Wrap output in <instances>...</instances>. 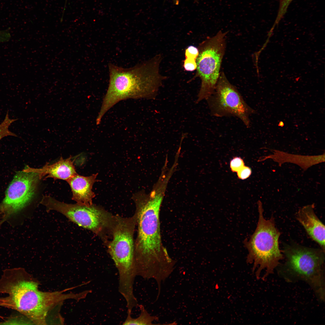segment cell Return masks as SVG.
I'll list each match as a JSON object with an SVG mask.
<instances>
[{
	"mask_svg": "<svg viewBox=\"0 0 325 325\" xmlns=\"http://www.w3.org/2000/svg\"><path fill=\"white\" fill-rule=\"evenodd\" d=\"M164 198L156 191L141 192L133 197L138 226L134 245L137 276L156 280L163 279L173 272L176 261L169 256L162 240L160 210Z\"/></svg>",
	"mask_w": 325,
	"mask_h": 325,
	"instance_id": "cell-1",
	"label": "cell"
},
{
	"mask_svg": "<svg viewBox=\"0 0 325 325\" xmlns=\"http://www.w3.org/2000/svg\"><path fill=\"white\" fill-rule=\"evenodd\" d=\"M162 58L159 54L129 68L109 64V85L96 118L97 125L100 123L107 112L121 101L156 98L165 78L159 72Z\"/></svg>",
	"mask_w": 325,
	"mask_h": 325,
	"instance_id": "cell-2",
	"label": "cell"
},
{
	"mask_svg": "<svg viewBox=\"0 0 325 325\" xmlns=\"http://www.w3.org/2000/svg\"><path fill=\"white\" fill-rule=\"evenodd\" d=\"M282 252L285 261L277 268L279 276L289 283L305 282L324 302L325 252L295 243L286 244Z\"/></svg>",
	"mask_w": 325,
	"mask_h": 325,
	"instance_id": "cell-3",
	"label": "cell"
},
{
	"mask_svg": "<svg viewBox=\"0 0 325 325\" xmlns=\"http://www.w3.org/2000/svg\"><path fill=\"white\" fill-rule=\"evenodd\" d=\"M258 218L256 229L249 239L244 241L248 251L247 263L253 265L252 271L257 279H265L273 273L283 258L280 249L279 239L280 233L276 227L272 216L266 219L263 215L262 202H258Z\"/></svg>",
	"mask_w": 325,
	"mask_h": 325,
	"instance_id": "cell-4",
	"label": "cell"
},
{
	"mask_svg": "<svg viewBox=\"0 0 325 325\" xmlns=\"http://www.w3.org/2000/svg\"><path fill=\"white\" fill-rule=\"evenodd\" d=\"M136 224L135 213L128 218L116 215L112 231L113 238L107 243L108 253L119 272V292L126 297L133 295V285L137 276L133 238Z\"/></svg>",
	"mask_w": 325,
	"mask_h": 325,
	"instance_id": "cell-5",
	"label": "cell"
},
{
	"mask_svg": "<svg viewBox=\"0 0 325 325\" xmlns=\"http://www.w3.org/2000/svg\"><path fill=\"white\" fill-rule=\"evenodd\" d=\"M228 32L220 30L199 46L196 75L201 80V85L196 104L206 100L214 92L220 74L226 47L225 36Z\"/></svg>",
	"mask_w": 325,
	"mask_h": 325,
	"instance_id": "cell-6",
	"label": "cell"
},
{
	"mask_svg": "<svg viewBox=\"0 0 325 325\" xmlns=\"http://www.w3.org/2000/svg\"><path fill=\"white\" fill-rule=\"evenodd\" d=\"M206 100L212 116L237 117L247 128L250 127L249 116L256 111L246 102L223 72L220 73L214 92Z\"/></svg>",
	"mask_w": 325,
	"mask_h": 325,
	"instance_id": "cell-7",
	"label": "cell"
},
{
	"mask_svg": "<svg viewBox=\"0 0 325 325\" xmlns=\"http://www.w3.org/2000/svg\"><path fill=\"white\" fill-rule=\"evenodd\" d=\"M39 178L28 166L17 172L0 204V211L6 219L24 208L33 198Z\"/></svg>",
	"mask_w": 325,
	"mask_h": 325,
	"instance_id": "cell-8",
	"label": "cell"
},
{
	"mask_svg": "<svg viewBox=\"0 0 325 325\" xmlns=\"http://www.w3.org/2000/svg\"><path fill=\"white\" fill-rule=\"evenodd\" d=\"M40 203L48 210L59 212L79 226L90 231L98 225L100 220L99 212L93 204L87 206L67 204L48 196H43Z\"/></svg>",
	"mask_w": 325,
	"mask_h": 325,
	"instance_id": "cell-9",
	"label": "cell"
},
{
	"mask_svg": "<svg viewBox=\"0 0 325 325\" xmlns=\"http://www.w3.org/2000/svg\"><path fill=\"white\" fill-rule=\"evenodd\" d=\"M314 207L313 203L301 208L296 213V218L308 235L325 252V226L315 214Z\"/></svg>",
	"mask_w": 325,
	"mask_h": 325,
	"instance_id": "cell-10",
	"label": "cell"
},
{
	"mask_svg": "<svg viewBox=\"0 0 325 325\" xmlns=\"http://www.w3.org/2000/svg\"><path fill=\"white\" fill-rule=\"evenodd\" d=\"M98 174L89 176H84L77 174L67 181L69 184L72 193V199L77 204L89 206L93 204L92 200L95 195L92 190Z\"/></svg>",
	"mask_w": 325,
	"mask_h": 325,
	"instance_id": "cell-11",
	"label": "cell"
},
{
	"mask_svg": "<svg viewBox=\"0 0 325 325\" xmlns=\"http://www.w3.org/2000/svg\"><path fill=\"white\" fill-rule=\"evenodd\" d=\"M273 154L260 157L258 162L263 161L268 159H271L277 162L279 166L285 162L296 164L306 171L311 166L325 162V153L318 155L305 156L294 154L278 150L269 149Z\"/></svg>",
	"mask_w": 325,
	"mask_h": 325,
	"instance_id": "cell-12",
	"label": "cell"
},
{
	"mask_svg": "<svg viewBox=\"0 0 325 325\" xmlns=\"http://www.w3.org/2000/svg\"><path fill=\"white\" fill-rule=\"evenodd\" d=\"M71 158L63 159L61 157L58 162L52 164L46 163L41 168L28 167L30 171L38 174L39 179L44 177L45 179L51 178L67 181L77 174Z\"/></svg>",
	"mask_w": 325,
	"mask_h": 325,
	"instance_id": "cell-13",
	"label": "cell"
},
{
	"mask_svg": "<svg viewBox=\"0 0 325 325\" xmlns=\"http://www.w3.org/2000/svg\"><path fill=\"white\" fill-rule=\"evenodd\" d=\"M141 312L137 318H133L131 316L132 311L127 310V317L122 323L123 325H152L153 322L158 320L156 316L151 315L142 305H139Z\"/></svg>",
	"mask_w": 325,
	"mask_h": 325,
	"instance_id": "cell-14",
	"label": "cell"
},
{
	"mask_svg": "<svg viewBox=\"0 0 325 325\" xmlns=\"http://www.w3.org/2000/svg\"><path fill=\"white\" fill-rule=\"evenodd\" d=\"M199 53L198 48L193 45L188 46L186 49L185 58L184 63V67L185 70L193 71L196 69V60Z\"/></svg>",
	"mask_w": 325,
	"mask_h": 325,
	"instance_id": "cell-15",
	"label": "cell"
},
{
	"mask_svg": "<svg viewBox=\"0 0 325 325\" xmlns=\"http://www.w3.org/2000/svg\"><path fill=\"white\" fill-rule=\"evenodd\" d=\"M293 0H280L279 7L273 27L277 25L286 13L290 3Z\"/></svg>",
	"mask_w": 325,
	"mask_h": 325,
	"instance_id": "cell-16",
	"label": "cell"
},
{
	"mask_svg": "<svg viewBox=\"0 0 325 325\" xmlns=\"http://www.w3.org/2000/svg\"><path fill=\"white\" fill-rule=\"evenodd\" d=\"M244 166L243 160L239 157H234L230 162V168L234 172H237Z\"/></svg>",
	"mask_w": 325,
	"mask_h": 325,
	"instance_id": "cell-17",
	"label": "cell"
},
{
	"mask_svg": "<svg viewBox=\"0 0 325 325\" xmlns=\"http://www.w3.org/2000/svg\"><path fill=\"white\" fill-rule=\"evenodd\" d=\"M251 173V169L249 167L245 166L237 172L238 178L242 180H244L249 178Z\"/></svg>",
	"mask_w": 325,
	"mask_h": 325,
	"instance_id": "cell-18",
	"label": "cell"
},
{
	"mask_svg": "<svg viewBox=\"0 0 325 325\" xmlns=\"http://www.w3.org/2000/svg\"><path fill=\"white\" fill-rule=\"evenodd\" d=\"M10 36L8 32L5 30H0V43L9 41Z\"/></svg>",
	"mask_w": 325,
	"mask_h": 325,
	"instance_id": "cell-19",
	"label": "cell"
},
{
	"mask_svg": "<svg viewBox=\"0 0 325 325\" xmlns=\"http://www.w3.org/2000/svg\"><path fill=\"white\" fill-rule=\"evenodd\" d=\"M4 135L3 132L0 130V141L1 140L4 138Z\"/></svg>",
	"mask_w": 325,
	"mask_h": 325,
	"instance_id": "cell-20",
	"label": "cell"
},
{
	"mask_svg": "<svg viewBox=\"0 0 325 325\" xmlns=\"http://www.w3.org/2000/svg\"><path fill=\"white\" fill-rule=\"evenodd\" d=\"M284 125V123L282 121L280 122H279V124H278L279 126H280L281 127H282V126H283Z\"/></svg>",
	"mask_w": 325,
	"mask_h": 325,
	"instance_id": "cell-21",
	"label": "cell"
}]
</instances>
